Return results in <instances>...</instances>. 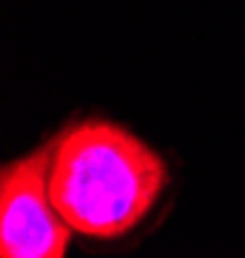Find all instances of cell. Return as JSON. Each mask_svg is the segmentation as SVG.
<instances>
[{"label": "cell", "mask_w": 245, "mask_h": 258, "mask_svg": "<svg viewBox=\"0 0 245 258\" xmlns=\"http://www.w3.org/2000/svg\"><path fill=\"white\" fill-rule=\"evenodd\" d=\"M165 186V160L111 121L75 124L54 142L52 202L83 238L116 240L135 230Z\"/></svg>", "instance_id": "obj_1"}, {"label": "cell", "mask_w": 245, "mask_h": 258, "mask_svg": "<svg viewBox=\"0 0 245 258\" xmlns=\"http://www.w3.org/2000/svg\"><path fill=\"white\" fill-rule=\"evenodd\" d=\"M54 147L8 163L0 176V255L3 258H62L73 227L57 212L49 191Z\"/></svg>", "instance_id": "obj_2"}]
</instances>
